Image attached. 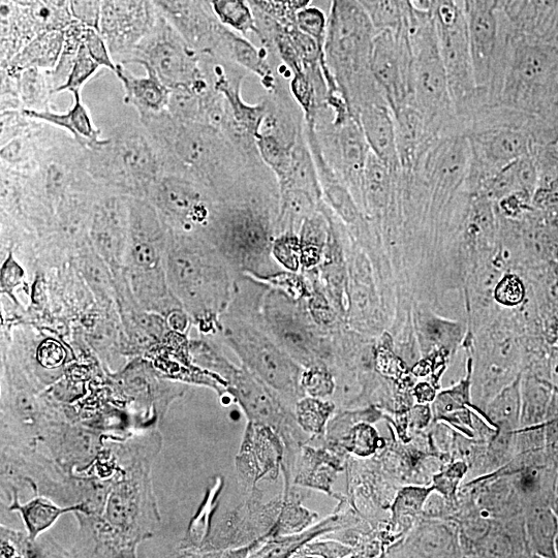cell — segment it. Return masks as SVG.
Masks as SVG:
<instances>
[{"label":"cell","mask_w":558,"mask_h":558,"mask_svg":"<svg viewBox=\"0 0 558 558\" xmlns=\"http://www.w3.org/2000/svg\"><path fill=\"white\" fill-rule=\"evenodd\" d=\"M317 29L304 0H203L195 62L234 129L251 131Z\"/></svg>","instance_id":"8992f818"},{"label":"cell","mask_w":558,"mask_h":558,"mask_svg":"<svg viewBox=\"0 0 558 558\" xmlns=\"http://www.w3.org/2000/svg\"><path fill=\"white\" fill-rule=\"evenodd\" d=\"M290 151H269L236 129V143L230 149L248 180L251 205L260 209L276 226L278 240L296 236L336 220L341 177H338L311 145L296 135Z\"/></svg>","instance_id":"9c48e42d"},{"label":"cell","mask_w":558,"mask_h":558,"mask_svg":"<svg viewBox=\"0 0 558 558\" xmlns=\"http://www.w3.org/2000/svg\"><path fill=\"white\" fill-rule=\"evenodd\" d=\"M338 459L294 398L259 393V480L246 557L336 558Z\"/></svg>","instance_id":"5b68a950"},{"label":"cell","mask_w":558,"mask_h":558,"mask_svg":"<svg viewBox=\"0 0 558 558\" xmlns=\"http://www.w3.org/2000/svg\"><path fill=\"white\" fill-rule=\"evenodd\" d=\"M414 179L396 182L385 174L341 179L336 221L343 234L368 246H410L408 184Z\"/></svg>","instance_id":"5bb4252c"},{"label":"cell","mask_w":558,"mask_h":558,"mask_svg":"<svg viewBox=\"0 0 558 558\" xmlns=\"http://www.w3.org/2000/svg\"><path fill=\"white\" fill-rule=\"evenodd\" d=\"M203 0H140V23L147 40L195 59Z\"/></svg>","instance_id":"e0dca14e"},{"label":"cell","mask_w":558,"mask_h":558,"mask_svg":"<svg viewBox=\"0 0 558 558\" xmlns=\"http://www.w3.org/2000/svg\"><path fill=\"white\" fill-rule=\"evenodd\" d=\"M422 17L440 46L484 73L515 71L511 32L497 0H420Z\"/></svg>","instance_id":"4fadbf2b"},{"label":"cell","mask_w":558,"mask_h":558,"mask_svg":"<svg viewBox=\"0 0 558 558\" xmlns=\"http://www.w3.org/2000/svg\"><path fill=\"white\" fill-rule=\"evenodd\" d=\"M126 85V60L87 62L57 83L13 131L2 133V140L27 147L54 137L101 143L119 122Z\"/></svg>","instance_id":"8fae6325"},{"label":"cell","mask_w":558,"mask_h":558,"mask_svg":"<svg viewBox=\"0 0 558 558\" xmlns=\"http://www.w3.org/2000/svg\"><path fill=\"white\" fill-rule=\"evenodd\" d=\"M546 505H548V511L553 513V518L558 521V478L550 482V486L546 488Z\"/></svg>","instance_id":"d6986e66"},{"label":"cell","mask_w":558,"mask_h":558,"mask_svg":"<svg viewBox=\"0 0 558 558\" xmlns=\"http://www.w3.org/2000/svg\"><path fill=\"white\" fill-rule=\"evenodd\" d=\"M505 13V17L523 21L527 25H534L548 36H553L550 15L544 4V0H497Z\"/></svg>","instance_id":"ac0fdd59"},{"label":"cell","mask_w":558,"mask_h":558,"mask_svg":"<svg viewBox=\"0 0 558 558\" xmlns=\"http://www.w3.org/2000/svg\"><path fill=\"white\" fill-rule=\"evenodd\" d=\"M174 338L203 375L294 398L327 350L319 302L281 242H246L199 290L172 299Z\"/></svg>","instance_id":"6da1fadb"},{"label":"cell","mask_w":558,"mask_h":558,"mask_svg":"<svg viewBox=\"0 0 558 558\" xmlns=\"http://www.w3.org/2000/svg\"><path fill=\"white\" fill-rule=\"evenodd\" d=\"M32 149L44 220H104L101 197L108 180L94 143L54 137Z\"/></svg>","instance_id":"7c38bea8"},{"label":"cell","mask_w":558,"mask_h":558,"mask_svg":"<svg viewBox=\"0 0 558 558\" xmlns=\"http://www.w3.org/2000/svg\"><path fill=\"white\" fill-rule=\"evenodd\" d=\"M331 534L336 558H459L449 527L426 500L391 474L339 461Z\"/></svg>","instance_id":"ba28073f"},{"label":"cell","mask_w":558,"mask_h":558,"mask_svg":"<svg viewBox=\"0 0 558 558\" xmlns=\"http://www.w3.org/2000/svg\"><path fill=\"white\" fill-rule=\"evenodd\" d=\"M548 15H550V25H553V38L558 40V0H544Z\"/></svg>","instance_id":"ffe728a7"},{"label":"cell","mask_w":558,"mask_h":558,"mask_svg":"<svg viewBox=\"0 0 558 558\" xmlns=\"http://www.w3.org/2000/svg\"><path fill=\"white\" fill-rule=\"evenodd\" d=\"M294 399L317 424L339 463L375 468L414 453L439 412L418 380L368 350L329 345Z\"/></svg>","instance_id":"3957f363"},{"label":"cell","mask_w":558,"mask_h":558,"mask_svg":"<svg viewBox=\"0 0 558 558\" xmlns=\"http://www.w3.org/2000/svg\"><path fill=\"white\" fill-rule=\"evenodd\" d=\"M525 439L502 410L437 416L424 474L440 511L480 536L515 538L539 499L538 461Z\"/></svg>","instance_id":"277c9868"},{"label":"cell","mask_w":558,"mask_h":558,"mask_svg":"<svg viewBox=\"0 0 558 558\" xmlns=\"http://www.w3.org/2000/svg\"><path fill=\"white\" fill-rule=\"evenodd\" d=\"M263 126L306 141L341 179L401 180L418 170L401 131V108L320 27L299 66L251 124Z\"/></svg>","instance_id":"7a4b0ae2"},{"label":"cell","mask_w":558,"mask_h":558,"mask_svg":"<svg viewBox=\"0 0 558 558\" xmlns=\"http://www.w3.org/2000/svg\"><path fill=\"white\" fill-rule=\"evenodd\" d=\"M182 474L197 509L230 546L246 539L259 480V393L205 379L182 426Z\"/></svg>","instance_id":"52a82bcc"},{"label":"cell","mask_w":558,"mask_h":558,"mask_svg":"<svg viewBox=\"0 0 558 558\" xmlns=\"http://www.w3.org/2000/svg\"><path fill=\"white\" fill-rule=\"evenodd\" d=\"M201 133L180 114L168 85L161 92L156 110L147 122L135 158L112 180L110 189L135 182L147 186L151 182H160L166 172L195 145Z\"/></svg>","instance_id":"9a60e30c"},{"label":"cell","mask_w":558,"mask_h":558,"mask_svg":"<svg viewBox=\"0 0 558 558\" xmlns=\"http://www.w3.org/2000/svg\"><path fill=\"white\" fill-rule=\"evenodd\" d=\"M166 85L174 98L180 114L189 120L201 135L221 141L228 149L236 143V129L226 119L220 100L199 64L189 54L177 52L170 66Z\"/></svg>","instance_id":"2e32d148"},{"label":"cell","mask_w":558,"mask_h":558,"mask_svg":"<svg viewBox=\"0 0 558 558\" xmlns=\"http://www.w3.org/2000/svg\"><path fill=\"white\" fill-rule=\"evenodd\" d=\"M147 207L131 226H114L106 220H44L46 226L71 242L94 246L108 255L135 265L170 299L199 290L207 278L182 239L179 223L163 203L160 182L143 186Z\"/></svg>","instance_id":"30bf717a"}]
</instances>
